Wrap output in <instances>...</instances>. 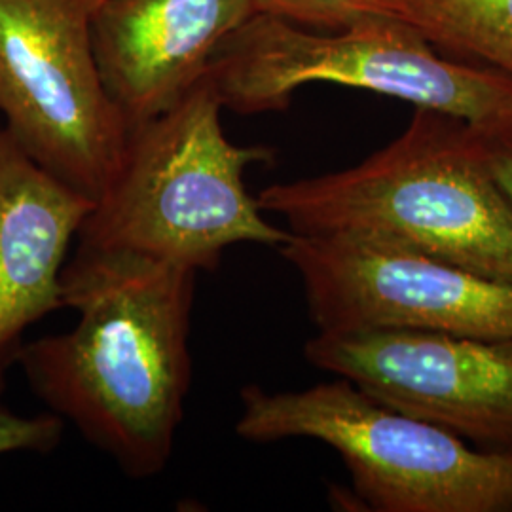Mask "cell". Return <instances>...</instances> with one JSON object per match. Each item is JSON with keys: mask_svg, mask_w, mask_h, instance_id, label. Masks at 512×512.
<instances>
[{"mask_svg": "<svg viewBox=\"0 0 512 512\" xmlns=\"http://www.w3.org/2000/svg\"><path fill=\"white\" fill-rule=\"evenodd\" d=\"M61 281L63 308L78 319L25 342L18 365L27 384L124 475H162L192 387L198 272L76 245Z\"/></svg>", "mask_w": 512, "mask_h": 512, "instance_id": "cell-1", "label": "cell"}, {"mask_svg": "<svg viewBox=\"0 0 512 512\" xmlns=\"http://www.w3.org/2000/svg\"><path fill=\"white\" fill-rule=\"evenodd\" d=\"M92 0H0V122L38 165L90 200L129 126L95 61Z\"/></svg>", "mask_w": 512, "mask_h": 512, "instance_id": "cell-6", "label": "cell"}, {"mask_svg": "<svg viewBox=\"0 0 512 512\" xmlns=\"http://www.w3.org/2000/svg\"><path fill=\"white\" fill-rule=\"evenodd\" d=\"M209 78L222 107L238 114L285 110L306 84H338L395 97L484 126L512 116V78L440 57L395 16L317 31L255 14L220 44Z\"/></svg>", "mask_w": 512, "mask_h": 512, "instance_id": "cell-4", "label": "cell"}, {"mask_svg": "<svg viewBox=\"0 0 512 512\" xmlns=\"http://www.w3.org/2000/svg\"><path fill=\"white\" fill-rule=\"evenodd\" d=\"M93 200L38 165L0 122V387L25 334L63 308V270Z\"/></svg>", "mask_w": 512, "mask_h": 512, "instance_id": "cell-10", "label": "cell"}, {"mask_svg": "<svg viewBox=\"0 0 512 512\" xmlns=\"http://www.w3.org/2000/svg\"><path fill=\"white\" fill-rule=\"evenodd\" d=\"M209 74L171 109L131 126L120 164L82 222L76 245L128 251L198 274L239 243L279 249L293 238L266 219L245 184L274 150L238 147L222 128Z\"/></svg>", "mask_w": 512, "mask_h": 512, "instance_id": "cell-3", "label": "cell"}, {"mask_svg": "<svg viewBox=\"0 0 512 512\" xmlns=\"http://www.w3.org/2000/svg\"><path fill=\"white\" fill-rule=\"evenodd\" d=\"M310 365L412 418L512 456V338L429 330L317 332Z\"/></svg>", "mask_w": 512, "mask_h": 512, "instance_id": "cell-8", "label": "cell"}, {"mask_svg": "<svg viewBox=\"0 0 512 512\" xmlns=\"http://www.w3.org/2000/svg\"><path fill=\"white\" fill-rule=\"evenodd\" d=\"M473 129L495 183L512 203V116Z\"/></svg>", "mask_w": 512, "mask_h": 512, "instance_id": "cell-14", "label": "cell"}, {"mask_svg": "<svg viewBox=\"0 0 512 512\" xmlns=\"http://www.w3.org/2000/svg\"><path fill=\"white\" fill-rule=\"evenodd\" d=\"M239 439H313L334 448L355 495L378 512L512 511V456L378 403L344 378L304 391L239 393Z\"/></svg>", "mask_w": 512, "mask_h": 512, "instance_id": "cell-5", "label": "cell"}, {"mask_svg": "<svg viewBox=\"0 0 512 512\" xmlns=\"http://www.w3.org/2000/svg\"><path fill=\"white\" fill-rule=\"evenodd\" d=\"M251 0H101L95 61L129 128L171 109L207 76L220 44L255 16Z\"/></svg>", "mask_w": 512, "mask_h": 512, "instance_id": "cell-9", "label": "cell"}, {"mask_svg": "<svg viewBox=\"0 0 512 512\" xmlns=\"http://www.w3.org/2000/svg\"><path fill=\"white\" fill-rule=\"evenodd\" d=\"M4 391L0 387V456L12 452L50 454L63 439L67 423L50 410L37 416H21L4 404Z\"/></svg>", "mask_w": 512, "mask_h": 512, "instance_id": "cell-13", "label": "cell"}, {"mask_svg": "<svg viewBox=\"0 0 512 512\" xmlns=\"http://www.w3.org/2000/svg\"><path fill=\"white\" fill-rule=\"evenodd\" d=\"M277 251L302 279L317 332L429 330L512 338V281L351 236L293 234Z\"/></svg>", "mask_w": 512, "mask_h": 512, "instance_id": "cell-7", "label": "cell"}, {"mask_svg": "<svg viewBox=\"0 0 512 512\" xmlns=\"http://www.w3.org/2000/svg\"><path fill=\"white\" fill-rule=\"evenodd\" d=\"M99 2H101V0H92L93 8H95Z\"/></svg>", "mask_w": 512, "mask_h": 512, "instance_id": "cell-15", "label": "cell"}, {"mask_svg": "<svg viewBox=\"0 0 512 512\" xmlns=\"http://www.w3.org/2000/svg\"><path fill=\"white\" fill-rule=\"evenodd\" d=\"M256 14L317 31H340L378 16H391L380 0H251Z\"/></svg>", "mask_w": 512, "mask_h": 512, "instance_id": "cell-12", "label": "cell"}, {"mask_svg": "<svg viewBox=\"0 0 512 512\" xmlns=\"http://www.w3.org/2000/svg\"><path fill=\"white\" fill-rule=\"evenodd\" d=\"M298 236H351L512 281V203L471 124L416 109L403 133L361 164L258 192Z\"/></svg>", "mask_w": 512, "mask_h": 512, "instance_id": "cell-2", "label": "cell"}, {"mask_svg": "<svg viewBox=\"0 0 512 512\" xmlns=\"http://www.w3.org/2000/svg\"><path fill=\"white\" fill-rule=\"evenodd\" d=\"M435 48L512 78V0H380Z\"/></svg>", "mask_w": 512, "mask_h": 512, "instance_id": "cell-11", "label": "cell"}]
</instances>
